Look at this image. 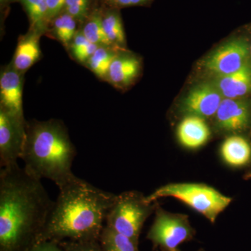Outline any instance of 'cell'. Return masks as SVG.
Here are the masks:
<instances>
[{
  "label": "cell",
  "instance_id": "cell-14",
  "mask_svg": "<svg viewBox=\"0 0 251 251\" xmlns=\"http://www.w3.org/2000/svg\"><path fill=\"white\" fill-rule=\"evenodd\" d=\"M210 135V130L204 119L194 115L184 118L177 128L179 143L191 150L203 146L209 140Z\"/></svg>",
  "mask_w": 251,
  "mask_h": 251
},
{
  "label": "cell",
  "instance_id": "cell-31",
  "mask_svg": "<svg viewBox=\"0 0 251 251\" xmlns=\"http://www.w3.org/2000/svg\"><path fill=\"white\" fill-rule=\"evenodd\" d=\"M250 52H251V49H250Z\"/></svg>",
  "mask_w": 251,
  "mask_h": 251
},
{
  "label": "cell",
  "instance_id": "cell-26",
  "mask_svg": "<svg viewBox=\"0 0 251 251\" xmlns=\"http://www.w3.org/2000/svg\"><path fill=\"white\" fill-rule=\"evenodd\" d=\"M65 3L66 0H46L49 24L53 18L64 11Z\"/></svg>",
  "mask_w": 251,
  "mask_h": 251
},
{
  "label": "cell",
  "instance_id": "cell-6",
  "mask_svg": "<svg viewBox=\"0 0 251 251\" xmlns=\"http://www.w3.org/2000/svg\"><path fill=\"white\" fill-rule=\"evenodd\" d=\"M195 233L188 216L173 214L158 207L147 239L160 251H179V246L193 239Z\"/></svg>",
  "mask_w": 251,
  "mask_h": 251
},
{
  "label": "cell",
  "instance_id": "cell-5",
  "mask_svg": "<svg viewBox=\"0 0 251 251\" xmlns=\"http://www.w3.org/2000/svg\"><path fill=\"white\" fill-rule=\"evenodd\" d=\"M145 197L137 191L117 195L107 214L105 225L138 244L143 225L155 206L153 203L145 202Z\"/></svg>",
  "mask_w": 251,
  "mask_h": 251
},
{
  "label": "cell",
  "instance_id": "cell-18",
  "mask_svg": "<svg viewBox=\"0 0 251 251\" xmlns=\"http://www.w3.org/2000/svg\"><path fill=\"white\" fill-rule=\"evenodd\" d=\"M77 23L75 18L64 11L50 21L47 33L67 49L76 34Z\"/></svg>",
  "mask_w": 251,
  "mask_h": 251
},
{
  "label": "cell",
  "instance_id": "cell-23",
  "mask_svg": "<svg viewBox=\"0 0 251 251\" xmlns=\"http://www.w3.org/2000/svg\"><path fill=\"white\" fill-rule=\"evenodd\" d=\"M99 47V46L87 39L82 30L79 29L67 50L76 62L85 65Z\"/></svg>",
  "mask_w": 251,
  "mask_h": 251
},
{
  "label": "cell",
  "instance_id": "cell-19",
  "mask_svg": "<svg viewBox=\"0 0 251 251\" xmlns=\"http://www.w3.org/2000/svg\"><path fill=\"white\" fill-rule=\"evenodd\" d=\"M80 29L87 39L96 45L113 47L104 31L102 23V9L97 8L92 10L85 21L82 23V27Z\"/></svg>",
  "mask_w": 251,
  "mask_h": 251
},
{
  "label": "cell",
  "instance_id": "cell-3",
  "mask_svg": "<svg viewBox=\"0 0 251 251\" xmlns=\"http://www.w3.org/2000/svg\"><path fill=\"white\" fill-rule=\"evenodd\" d=\"M76 149L60 120L27 122V137L21 159L29 174L53 181L59 188L77 177L72 171Z\"/></svg>",
  "mask_w": 251,
  "mask_h": 251
},
{
  "label": "cell",
  "instance_id": "cell-13",
  "mask_svg": "<svg viewBox=\"0 0 251 251\" xmlns=\"http://www.w3.org/2000/svg\"><path fill=\"white\" fill-rule=\"evenodd\" d=\"M42 35L39 31L29 29L25 35L20 36L11 64L18 72L25 74L41 58L40 38Z\"/></svg>",
  "mask_w": 251,
  "mask_h": 251
},
{
  "label": "cell",
  "instance_id": "cell-7",
  "mask_svg": "<svg viewBox=\"0 0 251 251\" xmlns=\"http://www.w3.org/2000/svg\"><path fill=\"white\" fill-rule=\"evenodd\" d=\"M27 137V122L4 109L0 108V167L18 163L22 156Z\"/></svg>",
  "mask_w": 251,
  "mask_h": 251
},
{
  "label": "cell",
  "instance_id": "cell-10",
  "mask_svg": "<svg viewBox=\"0 0 251 251\" xmlns=\"http://www.w3.org/2000/svg\"><path fill=\"white\" fill-rule=\"evenodd\" d=\"M23 77L24 74L18 72L11 64L1 71L0 108L25 117L23 108Z\"/></svg>",
  "mask_w": 251,
  "mask_h": 251
},
{
  "label": "cell",
  "instance_id": "cell-28",
  "mask_svg": "<svg viewBox=\"0 0 251 251\" xmlns=\"http://www.w3.org/2000/svg\"><path fill=\"white\" fill-rule=\"evenodd\" d=\"M29 251H64L59 243L44 241L37 243Z\"/></svg>",
  "mask_w": 251,
  "mask_h": 251
},
{
  "label": "cell",
  "instance_id": "cell-2",
  "mask_svg": "<svg viewBox=\"0 0 251 251\" xmlns=\"http://www.w3.org/2000/svg\"><path fill=\"white\" fill-rule=\"evenodd\" d=\"M59 190L37 243L99 240L117 195L79 177Z\"/></svg>",
  "mask_w": 251,
  "mask_h": 251
},
{
  "label": "cell",
  "instance_id": "cell-11",
  "mask_svg": "<svg viewBox=\"0 0 251 251\" xmlns=\"http://www.w3.org/2000/svg\"><path fill=\"white\" fill-rule=\"evenodd\" d=\"M140 69L141 62L136 56L120 50L109 69L106 82L120 90L127 88L139 75Z\"/></svg>",
  "mask_w": 251,
  "mask_h": 251
},
{
  "label": "cell",
  "instance_id": "cell-20",
  "mask_svg": "<svg viewBox=\"0 0 251 251\" xmlns=\"http://www.w3.org/2000/svg\"><path fill=\"white\" fill-rule=\"evenodd\" d=\"M118 50H120L114 47L99 46L84 66L96 76L106 81L109 69Z\"/></svg>",
  "mask_w": 251,
  "mask_h": 251
},
{
  "label": "cell",
  "instance_id": "cell-4",
  "mask_svg": "<svg viewBox=\"0 0 251 251\" xmlns=\"http://www.w3.org/2000/svg\"><path fill=\"white\" fill-rule=\"evenodd\" d=\"M174 198L187 204L202 214L211 224L232 202V198L224 196L215 188L196 183H176L157 188L148 196L145 202L153 204L162 198Z\"/></svg>",
  "mask_w": 251,
  "mask_h": 251
},
{
  "label": "cell",
  "instance_id": "cell-9",
  "mask_svg": "<svg viewBox=\"0 0 251 251\" xmlns=\"http://www.w3.org/2000/svg\"><path fill=\"white\" fill-rule=\"evenodd\" d=\"M224 99L216 85L202 84L188 93L183 102V108L191 115L210 117L216 115Z\"/></svg>",
  "mask_w": 251,
  "mask_h": 251
},
{
  "label": "cell",
  "instance_id": "cell-12",
  "mask_svg": "<svg viewBox=\"0 0 251 251\" xmlns=\"http://www.w3.org/2000/svg\"><path fill=\"white\" fill-rule=\"evenodd\" d=\"M220 128L227 131H239L250 121L249 105L239 99H224L216 114Z\"/></svg>",
  "mask_w": 251,
  "mask_h": 251
},
{
  "label": "cell",
  "instance_id": "cell-8",
  "mask_svg": "<svg viewBox=\"0 0 251 251\" xmlns=\"http://www.w3.org/2000/svg\"><path fill=\"white\" fill-rule=\"evenodd\" d=\"M250 53L245 40L236 39L221 46L206 59L204 67L218 76L237 72L247 64Z\"/></svg>",
  "mask_w": 251,
  "mask_h": 251
},
{
  "label": "cell",
  "instance_id": "cell-25",
  "mask_svg": "<svg viewBox=\"0 0 251 251\" xmlns=\"http://www.w3.org/2000/svg\"><path fill=\"white\" fill-rule=\"evenodd\" d=\"M59 244L64 251H104L99 240L65 241Z\"/></svg>",
  "mask_w": 251,
  "mask_h": 251
},
{
  "label": "cell",
  "instance_id": "cell-21",
  "mask_svg": "<svg viewBox=\"0 0 251 251\" xmlns=\"http://www.w3.org/2000/svg\"><path fill=\"white\" fill-rule=\"evenodd\" d=\"M23 5L30 23L31 30L45 34L49 29L46 0H16Z\"/></svg>",
  "mask_w": 251,
  "mask_h": 251
},
{
  "label": "cell",
  "instance_id": "cell-16",
  "mask_svg": "<svg viewBox=\"0 0 251 251\" xmlns=\"http://www.w3.org/2000/svg\"><path fill=\"white\" fill-rule=\"evenodd\" d=\"M221 155L224 161L233 167L247 164L251 156V148L247 140L234 135L225 140L221 147Z\"/></svg>",
  "mask_w": 251,
  "mask_h": 251
},
{
  "label": "cell",
  "instance_id": "cell-1",
  "mask_svg": "<svg viewBox=\"0 0 251 251\" xmlns=\"http://www.w3.org/2000/svg\"><path fill=\"white\" fill-rule=\"evenodd\" d=\"M54 201L18 163L0 170V251H29L38 242Z\"/></svg>",
  "mask_w": 251,
  "mask_h": 251
},
{
  "label": "cell",
  "instance_id": "cell-24",
  "mask_svg": "<svg viewBox=\"0 0 251 251\" xmlns=\"http://www.w3.org/2000/svg\"><path fill=\"white\" fill-rule=\"evenodd\" d=\"M92 0H66L64 11L79 23H83L90 14Z\"/></svg>",
  "mask_w": 251,
  "mask_h": 251
},
{
  "label": "cell",
  "instance_id": "cell-17",
  "mask_svg": "<svg viewBox=\"0 0 251 251\" xmlns=\"http://www.w3.org/2000/svg\"><path fill=\"white\" fill-rule=\"evenodd\" d=\"M102 23L107 37L113 47L123 50L126 46L125 31L118 9H102Z\"/></svg>",
  "mask_w": 251,
  "mask_h": 251
},
{
  "label": "cell",
  "instance_id": "cell-29",
  "mask_svg": "<svg viewBox=\"0 0 251 251\" xmlns=\"http://www.w3.org/2000/svg\"><path fill=\"white\" fill-rule=\"evenodd\" d=\"M12 1H14V0H0V4H1V6H4L5 5L10 4Z\"/></svg>",
  "mask_w": 251,
  "mask_h": 251
},
{
  "label": "cell",
  "instance_id": "cell-15",
  "mask_svg": "<svg viewBox=\"0 0 251 251\" xmlns=\"http://www.w3.org/2000/svg\"><path fill=\"white\" fill-rule=\"evenodd\" d=\"M216 87L224 99H239L251 91V67L249 63L237 72L219 76Z\"/></svg>",
  "mask_w": 251,
  "mask_h": 251
},
{
  "label": "cell",
  "instance_id": "cell-22",
  "mask_svg": "<svg viewBox=\"0 0 251 251\" xmlns=\"http://www.w3.org/2000/svg\"><path fill=\"white\" fill-rule=\"evenodd\" d=\"M104 251H139L138 244L105 225L99 237Z\"/></svg>",
  "mask_w": 251,
  "mask_h": 251
},
{
  "label": "cell",
  "instance_id": "cell-30",
  "mask_svg": "<svg viewBox=\"0 0 251 251\" xmlns=\"http://www.w3.org/2000/svg\"><path fill=\"white\" fill-rule=\"evenodd\" d=\"M198 251H204V250H202V249H201V250Z\"/></svg>",
  "mask_w": 251,
  "mask_h": 251
},
{
  "label": "cell",
  "instance_id": "cell-27",
  "mask_svg": "<svg viewBox=\"0 0 251 251\" xmlns=\"http://www.w3.org/2000/svg\"><path fill=\"white\" fill-rule=\"evenodd\" d=\"M108 7L120 8L128 7V6H142L148 4L150 0H104Z\"/></svg>",
  "mask_w": 251,
  "mask_h": 251
}]
</instances>
